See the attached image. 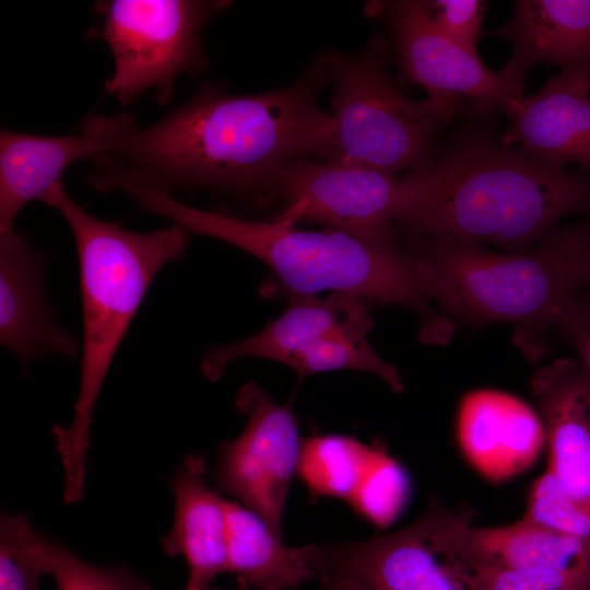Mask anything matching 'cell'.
<instances>
[{"label":"cell","instance_id":"7a4b0ae2","mask_svg":"<svg viewBox=\"0 0 590 590\" xmlns=\"http://www.w3.org/2000/svg\"><path fill=\"white\" fill-rule=\"evenodd\" d=\"M491 118L471 117L430 164L402 175L393 223L410 237L522 252L548 238L563 217L590 213V173L506 142Z\"/></svg>","mask_w":590,"mask_h":590},{"label":"cell","instance_id":"5b68a950","mask_svg":"<svg viewBox=\"0 0 590 590\" xmlns=\"http://www.w3.org/2000/svg\"><path fill=\"white\" fill-rule=\"evenodd\" d=\"M433 302L473 324L504 322L531 361L582 291L564 227L533 249L494 252L481 245L410 237Z\"/></svg>","mask_w":590,"mask_h":590},{"label":"cell","instance_id":"7c38bea8","mask_svg":"<svg viewBox=\"0 0 590 590\" xmlns=\"http://www.w3.org/2000/svg\"><path fill=\"white\" fill-rule=\"evenodd\" d=\"M500 110L509 119L506 142L590 173V70H562L532 95L508 96Z\"/></svg>","mask_w":590,"mask_h":590},{"label":"cell","instance_id":"52a82bcc","mask_svg":"<svg viewBox=\"0 0 590 590\" xmlns=\"http://www.w3.org/2000/svg\"><path fill=\"white\" fill-rule=\"evenodd\" d=\"M471 517L433 506L392 533L306 545L307 556L317 578L342 590H482Z\"/></svg>","mask_w":590,"mask_h":590},{"label":"cell","instance_id":"f546056e","mask_svg":"<svg viewBox=\"0 0 590 590\" xmlns=\"http://www.w3.org/2000/svg\"><path fill=\"white\" fill-rule=\"evenodd\" d=\"M582 290L590 292V213L580 222L565 226Z\"/></svg>","mask_w":590,"mask_h":590},{"label":"cell","instance_id":"f1b7e54d","mask_svg":"<svg viewBox=\"0 0 590 590\" xmlns=\"http://www.w3.org/2000/svg\"><path fill=\"white\" fill-rule=\"evenodd\" d=\"M557 331L575 351L576 362L590 385V292L582 290L568 305Z\"/></svg>","mask_w":590,"mask_h":590},{"label":"cell","instance_id":"30bf717a","mask_svg":"<svg viewBox=\"0 0 590 590\" xmlns=\"http://www.w3.org/2000/svg\"><path fill=\"white\" fill-rule=\"evenodd\" d=\"M235 403L247 415V424L237 438L221 446L216 485L283 540V511L302 447L296 417L291 402L276 403L255 382L239 389Z\"/></svg>","mask_w":590,"mask_h":590},{"label":"cell","instance_id":"d6986e66","mask_svg":"<svg viewBox=\"0 0 590 590\" xmlns=\"http://www.w3.org/2000/svg\"><path fill=\"white\" fill-rule=\"evenodd\" d=\"M104 153L94 137L43 135L2 129L0 132V233L14 228L19 212L42 201L76 161Z\"/></svg>","mask_w":590,"mask_h":590},{"label":"cell","instance_id":"8fae6325","mask_svg":"<svg viewBox=\"0 0 590 590\" xmlns=\"http://www.w3.org/2000/svg\"><path fill=\"white\" fill-rule=\"evenodd\" d=\"M402 177L333 162L302 160L276 178L270 194L284 200L281 214L355 236L392 229L402 196Z\"/></svg>","mask_w":590,"mask_h":590},{"label":"cell","instance_id":"44dd1931","mask_svg":"<svg viewBox=\"0 0 590 590\" xmlns=\"http://www.w3.org/2000/svg\"><path fill=\"white\" fill-rule=\"evenodd\" d=\"M471 543L485 567L542 568L590 580V542L524 519L509 526L473 527Z\"/></svg>","mask_w":590,"mask_h":590},{"label":"cell","instance_id":"d4e9b609","mask_svg":"<svg viewBox=\"0 0 590 590\" xmlns=\"http://www.w3.org/2000/svg\"><path fill=\"white\" fill-rule=\"evenodd\" d=\"M522 519L590 542V510L576 502L548 470L533 482Z\"/></svg>","mask_w":590,"mask_h":590},{"label":"cell","instance_id":"1f68e13d","mask_svg":"<svg viewBox=\"0 0 590 590\" xmlns=\"http://www.w3.org/2000/svg\"><path fill=\"white\" fill-rule=\"evenodd\" d=\"M185 590H210L208 588H199V587H192V586H187V588Z\"/></svg>","mask_w":590,"mask_h":590},{"label":"cell","instance_id":"603a6c76","mask_svg":"<svg viewBox=\"0 0 590 590\" xmlns=\"http://www.w3.org/2000/svg\"><path fill=\"white\" fill-rule=\"evenodd\" d=\"M52 567L50 540L25 515H1L0 590H37Z\"/></svg>","mask_w":590,"mask_h":590},{"label":"cell","instance_id":"ffe728a7","mask_svg":"<svg viewBox=\"0 0 590 590\" xmlns=\"http://www.w3.org/2000/svg\"><path fill=\"white\" fill-rule=\"evenodd\" d=\"M227 571L247 590H288L317 578L306 546L287 547L256 512L226 499Z\"/></svg>","mask_w":590,"mask_h":590},{"label":"cell","instance_id":"d6a6232c","mask_svg":"<svg viewBox=\"0 0 590 590\" xmlns=\"http://www.w3.org/2000/svg\"><path fill=\"white\" fill-rule=\"evenodd\" d=\"M239 590H244V589L239 588Z\"/></svg>","mask_w":590,"mask_h":590},{"label":"cell","instance_id":"277c9868","mask_svg":"<svg viewBox=\"0 0 590 590\" xmlns=\"http://www.w3.org/2000/svg\"><path fill=\"white\" fill-rule=\"evenodd\" d=\"M42 202L56 209L67 222L80 263V391L71 424L52 428L66 475L63 499L70 505L84 496L93 411L115 354L155 275L168 262L182 258L189 233L177 224L137 233L98 220L69 197L63 182Z\"/></svg>","mask_w":590,"mask_h":590},{"label":"cell","instance_id":"484cf974","mask_svg":"<svg viewBox=\"0 0 590 590\" xmlns=\"http://www.w3.org/2000/svg\"><path fill=\"white\" fill-rule=\"evenodd\" d=\"M50 552V574L57 590H152L143 579L126 568L92 565L51 540Z\"/></svg>","mask_w":590,"mask_h":590},{"label":"cell","instance_id":"6da1fadb","mask_svg":"<svg viewBox=\"0 0 590 590\" xmlns=\"http://www.w3.org/2000/svg\"><path fill=\"white\" fill-rule=\"evenodd\" d=\"M329 82L317 57L293 83L256 94L202 84L182 105L148 127L133 115H91L95 137L127 173L161 191L269 193L291 164L323 158L335 133L332 114L317 104Z\"/></svg>","mask_w":590,"mask_h":590},{"label":"cell","instance_id":"ac0fdd59","mask_svg":"<svg viewBox=\"0 0 590 590\" xmlns=\"http://www.w3.org/2000/svg\"><path fill=\"white\" fill-rule=\"evenodd\" d=\"M206 473L203 457L190 455L173 475L174 523L162 539L166 555L185 558L188 586L199 588L227 571L226 499L209 486Z\"/></svg>","mask_w":590,"mask_h":590},{"label":"cell","instance_id":"e0dca14e","mask_svg":"<svg viewBox=\"0 0 590 590\" xmlns=\"http://www.w3.org/2000/svg\"><path fill=\"white\" fill-rule=\"evenodd\" d=\"M489 34L510 43L500 71L517 84L536 64L590 70V0H518L509 21Z\"/></svg>","mask_w":590,"mask_h":590},{"label":"cell","instance_id":"2e32d148","mask_svg":"<svg viewBox=\"0 0 590 590\" xmlns=\"http://www.w3.org/2000/svg\"><path fill=\"white\" fill-rule=\"evenodd\" d=\"M45 261L21 233H0V341L23 363L47 353L73 357L79 352L44 300Z\"/></svg>","mask_w":590,"mask_h":590},{"label":"cell","instance_id":"cb8c5ba5","mask_svg":"<svg viewBox=\"0 0 590 590\" xmlns=\"http://www.w3.org/2000/svg\"><path fill=\"white\" fill-rule=\"evenodd\" d=\"M409 494L406 472L384 449L350 505L374 524L385 528L400 515Z\"/></svg>","mask_w":590,"mask_h":590},{"label":"cell","instance_id":"4fadbf2b","mask_svg":"<svg viewBox=\"0 0 590 590\" xmlns=\"http://www.w3.org/2000/svg\"><path fill=\"white\" fill-rule=\"evenodd\" d=\"M284 312L247 339L211 347L201 369L216 381L229 363L241 357H261L282 363L293 370L331 335L353 328H373L370 300L345 293L330 296H287Z\"/></svg>","mask_w":590,"mask_h":590},{"label":"cell","instance_id":"4dcf8cb0","mask_svg":"<svg viewBox=\"0 0 590 590\" xmlns=\"http://www.w3.org/2000/svg\"><path fill=\"white\" fill-rule=\"evenodd\" d=\"M321 590H342V589L334 585L323 583V587Z\"/></svg>","mask_w":590,"mask_h":590},{"label":"cell","instance_id":"5bb4252c","mask_svg":"<svg viewBox=\"0 0 590 590\" xmlns=\"http://www.w3.org/2000/svg\"><path fill=\"white\" fill-rule=\"evenodd\" d=\"M457 432L470 463L494 482L528 469L546 442L544 422L536 412L497 390H476L463 398Z\"/></svg>","mask_w":590,"mask_h":590},{"label":"cell","instance_id":"3957f363","mask_svg":"<svg viewBox=\"0 0 590 590\" xmlns=\"http://www.w3.org/2000/svg\"><path fill=\"white\" fill-rule=\"evenodd\" d=\"M119 189L144 211L261 260L287 296L331 291L397 304L423 319L427 339L446 337L439 327L441 318L432 308L420 261L399 246L392 229L363 237L331 228L299 229L283 215L273 222L249 221L188 205L131 176L120 180Z\"/></svg>","mask_w":590,"mask_h":590},{"label":"cell","instance_id":"9a60e30c","mask_svg":"<svg viewBox=\"0 0 590 590\" xmlns=\"http://www.w3.org/2000/svg\"><path fill=\"white\" fill-rule=\"evenodd\" d=\"M531 388L545 426L547 470L590 510V385L576 359L565 357L539 368Z\"/></svg>","mask_w":590,"mask_h":590},{"label":"cell","instance_id":"83f0119b","mask_svg":"<svg viewBox=\"0 0 590 590\" xmlns=\"http://www.w3.org/2000/svg\"><path fill=\"white\" fill-rule=\"evenodd\" d=\"M482 590H590V580L551 569L485 567Z\"/></svg>","mask_w":590,"mask_h":590},{"label":"cell","instance_id":"4316f807","mask_svg":"<svg viewBox=\"0 0 590 590\" xmlns=\"http://www.w3.org/2000/svg\"><path fill=\"white\" fill-rule=\"evenodd\" d=\"M430 15L439 31L468 52L479 56L487 2L482 0L428 1Z\"/></svg>","mask_w":590,"mask_h":590},{"label":"cell","instance_id":"ba28073f","mask_svg":"<svg viewBox=\"0 0 590 590\" xmlns=\"http://www.w3.org/2000/svg\"><path fill=\"white\" fill-rule=\"evenodd\" d=\"M231 4L225 0L95 1L101 24L91 35L107 44L115 60L105 92L130 105L153 88L156 102L167 105L179 75L198 74L208 66L202 31Z\"/></svg>","mask_w":590,"mask_h":590},{"label":"cell","instance_id":"7402d4cb","mask_svg":"<svg viewBox=\"0 0 590 590\" xmlns=\"http://www.w3.org/2000/svg\"><path fill=\"white\" fill-rule=\"evenodd\" d=\"M384 449L343 435L302 438L297 474L315 496L350 503Z\"/></svg>","mask_w":590,"mask_h":590},{"label":"cell","instance_id":"9c48e42d","mask_svg":"<svg viewBox=\"0 0 590 590\" xmlns=\"http://www.w3.org/2000/svg\"><path fill=\"white\" fill-rule=\"evenodd\" d=\"M365 12L388 28L399 86L423 87L452 120L462 114L493 116L508 96L523 93L524 85L488 69L480 56L446 37L432 19L428 1H371Z\"/></svg>","mask_w":590,"mask_h":590},{"label":"cell","instance_id":"8992f818","mask_svg":"<svg viewBox=\"0 0 590 590\" xmlns=\"http://www.w3.org/2000/svg\"><path fill=\"white\" fill-rule=\"evenodd\" d=\"M391 46L376 33L355 54L326 50L318 56L333 84L337 130L323 160L392 176L430 164L438 137L453 121L430 99L408 97L388 71Z\"/></svg>","mask_w":590,"mask_h":590}]
</instances>
